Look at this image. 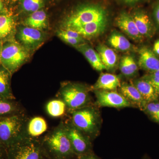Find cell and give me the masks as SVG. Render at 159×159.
Masks as SVG:
<instances>
[{
  "label": "cell",
  "mask_w": 159,
  "mask_h": 159,
  "mask_svg": "<svg viewBox=\"0 0 159 159\" xmlns=\"http://www.w3.org/2000/svg\"><path fill=\"white\" fill-rule=\"evenodd\" d=\"M94 22H108L107 10L98 4H82L75 8L63 19L60 29L74 30Z\"/></svg>",
  "instance_id": "6da1fadb"
},
{
  "label": "cell",
  "mask_w": 159,
  "mask_h": 159,
  "mask_svg": "<svg viewBox=\"0 0 159 159\" xmlns=\"http://www.w3.org/2000/svg\"><path fill=\"white\" fill-rule=\"evenodd\" d=\"M68 112L71 123L92 141L99 135L102 120L99 107L93 104Z\"/></svg>",
  "instance_id": "7a4b0ae2"
},
{
  "label": "cell",
  "mask_w": 159,
  "mask_h": 159,
  "mask_svg": "<svg viewBox=\"0 0 159 159\" xmlns=\"http://www.w3.org/2000/svg\"><path fill=\"white\" fill-rule=\"evenodd\" d=\"M91 87L79 83H63L57 94V98L65 103L68 112L93 105L90 92Z\"/></svg>",
  "instance_id": "3957f363"
},
{
  "label": "cell",
  "mask_w": 159,
  "mask_h": 159,
  "mask_svg": "<svg viewBox=\"0 0 159 159\" xmlns=\"http://www.w3.org/2000/svg\"><path fill=\"white\" fill-rule=\"evenodd\" d=\"M29 118L25 111L0 117V144L9 147L25 137Z\"/></svg>",
  "instance_id": "277c9868"
},
{
  "label": "cell",
  "mask_w": 159,
  "mask_h": 159,
  "mask_svg": "<svg viewBox=\"0 0 159 159\" xmlns=\"http://www.w3.org/2000/svg\"><path fill=\"white\" fill-rule=\"evenodd\" d=\"M43 143L57 158L70 159L76 155L63 121L46 135Z\"/></svg>",
  "instance_id": "5b68a950"
},
{
  "label": "cell",
  "mask_w": 159,
  "mask_h": 159,
  "mask_svg": "<svg viewBox=\"0 0 159 159\" xmlns=\"http://www.w3.org/2000/svg\"><path fill=\"white\" fill-rule=\"evenodd\" d=\"M30 53L21 44L15 41L4 44L0 53V62L3 68L13 74L27 61Z\"/></svg>",
  "instance_id": "8992f818"
},
{
  "label": "cell",
  "mask_w": 159,
  "mask_h": 159,
  "mask_svg": "<svg viewBox=\"0 0 159 159\" xmlns=\"http://www.w3.org/2000/svg\"><path fill=\"white\" fill-rule=\"evenodd\" d=\"M9 148V159H43L42 145L35 138L25 137Z\"/></svg>",
  "instance_id": "52a82bcc"
},
{
  "label": "cell",
  "mask_w": 159,
  "mask_h": 159,
  "mask_svg": "<svg viewBox=\"0 0 159 159\" xmlns=\"http://www.w3.org/2000/svg\"><path fill=\"white\" fill-rule=\"evenodd\" d=\"M63 122L76 155L80 157L93 152V141L87 135L74 126L69 119Z\"/></svg>",
  "instance_id": "ba28073f"
},
{
  "label": "cell",
  "mask_w": 159,
  "mask_h": 159,
  "mask_svg": "<svg viewBox=\"0 0 159 159\" xmlns=\"http://www.w3.org/2000/svg\"><path fill=\"white\" fill-rule=\"evenodd\" d=\"M96 97L94 105L97 107H108L117 109L134 107L125 97L117 91L94 90Z\"/></svg>",
  "instance_id": "9c48e42d"
},
{
  "label": "cell",
  "mask_w": 159,
  "mask_h": 159,
  "mask_svg": "<svg viewBox=\"0 0 159 159\" xmlns=\"http://www.w3.org/2000/svg\"><path fill=\"white\" fill-rule=\"evenodd\" d=\"M17 35L20 43L30 53L38 48L45 39L43 31L25 25L19 28Z\"/></svg>",
  "instance_id": "30bf717a"
},
{
  "label": "cell",
  "mask_w": 159,
  "mask_h": 159,
  "mask_svg": "<svg viewBox=\"0 0 159 159\" xmlns=\"http://www.w3.org/2000/svg\"><path fill=\"white\" fill-rule=\"evenodd\" d=\"M139 68L148 73L159 70V58L149 47L143 46L138 50Z\"/></svg>",
  "instance_id": "8fae6325"
},
{
  "label": "cell",
  "mask_w": 159,
  "mask_h": 159,
  "mask_svg": "<svg viewBox=\"0 0 159 159\" xmlns=\"http://www.w3.org/2000/svg\"><path fill=\"white\" fill-rule=\"evenodd\" d=\"M116 24L120 30L134 40L141 42L145 39L139 32L132 16L127 12L122 11L119 15Z\"/></svg>",
  "instance_id": "7c38bea8"
},
{
  "label": "cell",
  "mask_w": 159,
  "mask_h": 159,
  "mask_svg": "<svg viewBox=\"0 0 159 159\" xmlns=\"http://www.w3.org/2000/svg\"><path fill=\"white\" fill-rule=\"evenodd\" d=\"M140 34L145 38L153 37L156 33L155 26L145 11L137 10L131 15Z\"/></svg>",
  "instance_id": "4fadbf2b"
},
{
  "label": "cell",
  "mask_w": 159,
  "mask_h": 159,
  "mask_svg": "<svg viewBox=\"0 0 159 159\" xmlns=\"http://www.w3.org/2000/svg\"><path fill=\"white\" fill-rule=\"evenodd\" d=\"M119 93L135 108L143 111L147 102L138 90L130 83L123 82L119 88Z\"/></svg>",
  "instance_id": "5bb4252c"
},
{
  "label": "cell",
  "mask_w": 159,
  "mask_h": 159,
  "mask_svg": "<svg viewBox=\"0 0 159 159\" xmlns=\"http://www.w3.org/2000/svg\"><path fill=\"white\" fill-rule=\"evenodd\" d=\"M120 77L111 73H102L96 82L91 87V91L94 90L117 91L121 85Z\"/></svg>",
  "instance_id": "9a60e30c"
},
{
  "label": "cell",
  "mask_w": 159,
  "mask_h": 159,
  "mask_svg": "<svg viewBox=\"0 0 159 159\" xmlns=\"http://www.w3.org/2000/svg\"><path fill=\"white\" fill-rule=\"evenodd\" d=\"M138 90L147 102L159 100V95L152 84L143 78H134L130 82Z\"/></svg>",
  "instance_id": "2e32d148"
},
{
  "label": "cell",
  "mask_w": 159,
  "mask_h": 159,
  "mask_svg": "<svg viewBox=\"0 0 159 159\" xmlns=\"http://www.w3.org/2000/svg\"><path fill=\"white\" fill-rule=\"evenodd\" d=\"M74 48L84 56L94 70L99 72L106 70L99 53L87 43H84Z\"/></svg>",
  "instance_id": "e0dca14e"
},
{
  "label": "cell",
  "mask_w": 159,
  "mask_h": 159,
  "mask_svg": "<svg viewBox=\"0 0 159 159\" xmlns=\"http://www.w3.org/2000/svg\"><path fill=\"white\" fill-rule=\"evenodd\" d=\"M108 22H94L86 24L74 29L84 39L93 38L102 34L105 31Z\"/></svg>",
  "instance_id": "ac0fdd59"
},
{
  "label": "cell",
  "mask_w": 159,
  "mask_h": 159,
  "mask_svg": "<svg viewBox=\"0 0 159 159\" xmlns=\"http://www.w3.org/2000/svg\"><path fill=\"white\" fill-rule=\"evenodd\" d=\"M101 61L107 71L113 72L118 64V55L113 50L105 45L99 44L97 47Z\"/></svg>",
  "instance_id": "d6986e66"
},
{
  "label": "cell",
  "mask_w": 159,
  "mask_h": 159,
  "mask_svg": "<svg viewBox=\"0 0 159 159\" xmlns=\"http://www.w3.org/2000/svg\"><path fill=\"white\" fill-rule=\"evenodd\" d=\"M23 25L43 31L48 27V15L43 9L33 12L24 20Z\"/></svg>",
  "instance_id": "ffe728a7"
},
{
  "label": "cell",
  "mask_w": 159,
  "mask_h": 159,
  "mask_svg": "<svg viewBox=\"0 0 159 159\" xmlns=\"http://www.w3.org/2000/svg\"><path fill=\"white\" fill-rule=\"evenodd\" d=\"M48 127L47 122L42 117H32L29 119L27 122L26 127L27 136L31 138H36L44 133Z\"/></svg>",
  "instance_id": "44dd1931"
},
{
  "label": "cell",
  "mask_w": 159,
  "mask_h": 159,
  "mask_svg": "<svg viewBox=\"0 0 159 159\" xmlns=\"http://www.w3.org/2000/svg\"><path fill=\"white\" fill-rule=\"evenodd\" d=\"M139 68L138 63L131 55L123 56L119 63V69L121 74L127 78L136 77Z\"/></svg>",
  "instance_id": "7402d4cb"
},
{
  "label": "cell",
  "mask_w": 159,
  "mask_h": 159,
  "mask_svg": "<svg viewBox=\"0 0 159 159\" xmlns=\"http://www.w3.org/2000/svg\"><path fill=\"white\" fill-rule=\"evenodd\" d=\"M110 45L116 50L121 51H127L132 49L133 45L129 40L121 33L114 31L109 37Z\"/></svg>",
  "instance_id": "603a6c76"
},
{
  "label": "cell",
  "mask_w": 159,
  "mask_h": 159,
  "mask_svg": "<svg viewBox=\"0 0 159 159\" xmlns=\"http://www.w3.org/2000/svg\"><path fill=\"white\" fill-rule=\"evenodd\" d=\"M15 28L13 18L7 14H0V40L6 39L11 36Z\"/></svg>",
  "instance_id": "cb8c5ba5"
},
{
  "label": "cell",
  "mask_w": 159,
  "mask_h": 159,
  "mask_svg": "<svg viewBox=\"0 0 159 159\" xmlns=\"http://www.w3.org/2000/svg\"><path fill=\"white\" fill-rule=\"evenodd\" d=\"M11 74L4 68L0 69V98L14 99L10 87Z\"/></svg>",
  "instance_id": "d4e9b609"
},
{
  "label": "cell",
  "mask_w": 159,
  "mask_h": 159,
  "mask_svg": "<svg viewBox=\"0 0 159 159\" xmlns=\"http://www.w3.org/2000/svg\"><path fill=\"white\" fill-rule=\"evenodd\" d=\"M46 111L47 114L53 118L62 117L67 111L65 102L58 98L49 101L46 104Z\"/></svg>",
  "instance_id": "484cf974"
},
{
  "label": "cell",
  "mask_w": 159,
  "mask_h": 159,
  "mask_svg": "<svg viewBox=\"0 0 159 159\" xmlns=\"http://www.w3.org/2000/svg\"><path fill=\"white\" fill-rule=\"evenodd\" d=\"M24 111L14 99L0 98V117Z\"/></svg>",
  "instance_id": "4316f807"
},
{
  "label": "cell",
  "mask_w": 159,
  "mask_h": 159,
  "mask_svg": "<svg viewBox=\"0 0 159 159\" xmlns=\"http://www.w3.org/2000/svg\"><path fill=\"white\" fill-rule=\"evenodd\" d=\"M46 0H20L21 10L30 14L43 9L45 5Z\"/></svg>",
  "instance_id": "83f0119b"
},
{
  "label": "cell",
  "mask_w": 159,
  "mask_h": 159,
  "mask_svg": "<svg viewBox=\"0 0 159 159\" xmlns=\"http://www.w3.org/2000/svg\"><path fill=\"white\" fill-rule=\"evenodd\" d=\"M142 111L152 121L159 124V100L147 102Z\"/></svg>",
  "instance_id": "f1b7e54d"
},
{
  "label": "cell",
  "mask_w": 159,
  "mask_h": 159,
  "mask_svg": "<svg viewBox=\"0 0 159 159\" xmlns=\"http://www.w3.org/2000/svg\"><path fill=\"white\" fill-rule=\"evenodd\" d=\"M56 34L64 42L70 45L73 46L74 48L84 43H86L85 39H80L75 38L66 35L62 33L60 29L56 31Z\"/></svg>",
  "instance_id": "f546056e"
},
{
  "label": "cell",
  "mask_w": 159,
  "mask_h": 159,
  "mask_svg": "<svg viewBox=\"0 0 159 159\" xmlns=\"http://www.w3.org/2000/svg\"><path fill=\"white\" fill-rule=\"evenodd\" d=\"M142 77L152 84L159 95V70L152 73H148Z\"/></svg>",
  "instance_id": "4dcf8cb0"
},
{
  "label": "cell",
  "mask_w": 159,
  "mask_h": 159,
  "mask_svg": "<svg viewBox=\"0 0 159 159\" xmlns=\"http://www.w3.org/2000/svg\"><path fill=\"white\" fill-rule=\"evenodd\" d=\"M153 14L155 21L159 27V2H157L154 7Z\"/></svg>",
  "instance_id": "1f68e13d"
},
{
  "label": "cell",
  "mask_w": 159,
  "mask_h": 159,
  "mask_svg": "<svg viewBox=\"0 0 159 159\" xmlns=\"http://www.w3.org/2000/svg\"><path fill=\"white\" fill-rule=\"evenodd\" d=\"M78 159H102L95 154L93 152L78 157Z\"/></svg>",
  "instance_id": "d6a6232c"
},
{
  "label": "cell",
  "mask_w": 159,
  "mask_h": 159,
  "mask_svg": "<svg viewBox=\"0 0 159 159\" xmlns=\"http://www.w3.org/2000/svg\"><path fill=\"white\" fill-rule=\"evenodd\" d=\"M152 51L154 52L155 54L159 56V39L155 41L153 45Z\"/></svg>",
  "instance_id": "836d02e7"
},
{
  "label": "cell",
  "mask_w": 159,
  "mask_h": 159,
  "mask_svg": "<svg viewBox=\"0 0 159 159\" xmlns=\"http://www.w3.org/2000/svg\"><path fill=\"white\" fill-rule=\"evenodd\" d=\"M122 1L126 4H133L138 2V0H122Z\"/></svg>",
  "instance_id": "e575fe53"
},
{
  "label": "cell",
  "mask_w": 159,
  "mask_h": 159,
  "mask_svg": "<svg viewBox=\"0 0 159 159\" xmlns=\"http://www.w3.org/2000/svg\"><path fill=\"white\" fill-rule=\"evenodd\" d=\"M141 159H152L148 154L145 153L142 156Z\"/></svg>",
  "instance_id": "d590c367"
},
{
  "label": "cell",
  "mask_w": 159,
  "mask_h": 159,
  "mask_svg": "<svg viewBox=\"0 0 159 159\" xmlns=\"http://www.w3.org/2000/svg\"><path fill=\"white\" fill-rule=\"evenodd\" d=\"M3 9V4L2 3V1L0 0V11Z\"/></svg>",
  "instance_id": "8d00e7d4"
},
{
  "label": "cell",
  "mask_w": 159,
  "mask_h": 159,
  "mask_svg": "<svg viewBox=\"0 0 159 159\" xmlns=\"http://www.w3.org/2000/svg\"><path fill=\"white\" fill-rule=\"evenodd\" d=\"M2 43H1V40H0V53H1V50H2Z\"/></svg>",
  "instance_id": "74e56055"
},
{
  "label": "cell",
  "mask_w": 159,
  "mask_h": 159,
  "mask_svg": "<svg viewBox=\"0 0 159 159\" xmlns=\"http://www.w3.org/2000/svg\"><path fill=\"white\" fill-rule=\"evenodd\" d=\"M139 1V0H138V1ZM142 1H148V0H142Z\"/></svg>",
  "instance_id": "f35d334b"
}]
</instances>
